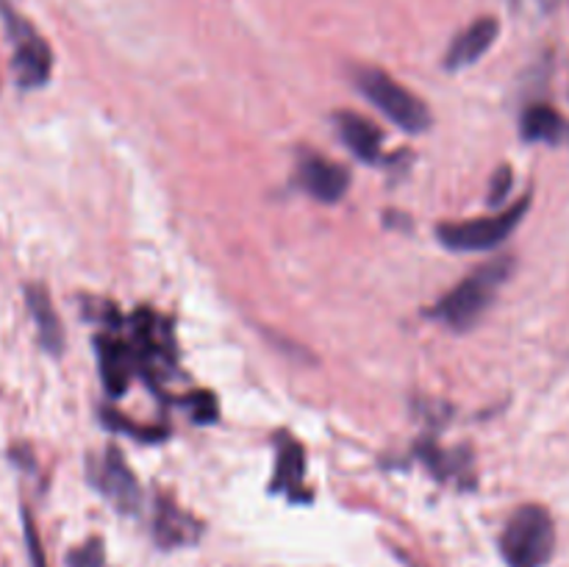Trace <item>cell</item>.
I'll use <instances>...</instances> for the list:
<instances>
[{
    "label": "cell",
    "mask_w": 569,
    "mask_h": 567,
    "mask_svg": "<svg viewBox=\"0 0 569 567\" xmlns=\"http://www.w3.org/2000/svg\"><path fill=\"white\" fill-rule=\"evenodd\" d=\"M511 276V259H498L492 265L481 267L472 276H467L459 287L450 289L433 309V317L456 331H467L481 320L483 311L492 306L495 295L503 287L506 278Z\"/></svg>",
    "instance_id": "1"
},
{
    "label": "cell",
    "mask_w": 569,
    "mask_h": 567,
    "mask_svg": "<svg viewBox=\"0 0 569 567\" xmlns=\"http://www.w3.org/2000/svg\"><path fill=\"white\" fill-rule=\"evenodd\" d=\"M556 550L553 517L545 506L526 504L509 517L500 537V554L509 567H545Z\"/></svg>",
    "instance_id": "2"
},
{
    "label": "cell",
    "mask_w": 569,
    "mask_h": 567,
    "mask_svg": "<svg viewBox=\"0 0 569 567\" xmlns=\"http://www.w3.org/2000/svg\"><path fill=\"white\" fill-rule=\"evenodd\" d=\"M353 83L383 117H389L403 131L420 133L431 126V111H428V106L411 89H406L403 83L395 81L383 70L359 67L353 72Z\"/></svg>",
    "instance_id": "3"
},
{
    "label": "cell",
    "mask_w": 569,
    "mask_h": 567,
    "mask_svg": "<svg viewBox=\"0 0 569 567\" xmlns=\"http://www.w3.org/2000/svg\"><path fill=\"white\" fill-rule=\"evenodd\" d=\"M528 206H531V198L517 200L511 209H506L503 215L495 217H481V220L470 222H448L437 231L439 242L450 250H459V253H478V250H492L498 248L500 242L509 239V233L515 231L517 226L526 217Z\"/></svg>",
    "instance_id": "4"
},
{
    "label": "cell",
    "mask_w": 569,
    "mask_h": 567,
    "mask_svg": "<svg viewBox=\"0 0 569 567\" xmlns=\"http://www.w3.org/2000/svg\"><path fill=\"white\" fill-rule=\"evenodd\" d=\"M94 487L111 500L120 511L126 515H137L139 506H142V489H139L137 476L128 470L126 459L117 448H109L103 454V459L98 461V470H94Z\"/></svg>",
    "instance_id": "5"
},
{
    "label": "cell",
    "mask_w": 569,
    "mask_h": 567,
    "mask_svg": "<svg viewBox=\"0 0 569 567\" xmlns=\"http://www.w3.org/2000/svg\"><path fill=\"white\" fill-rule=\"evenodd\" d=\"M298 181L311 198L322 200V203H337L342 200V195L348 192L350 176L342 165L337 161H328L322 156H303L298 167Z\"/></svg>",
    "instance_id": "6"
},
{
    "label": "cell",
    "mask_w": 569,
    "mask_h": 567,
    "mask_svg": "<svg viewBox=\"0 0 569 567\" xmlns=\"http://www.w3.org/2000/svg\"><path fill=\"white\" fill-rule=\"evenodd\" d=\"M498 33L500 22L495 20V17H481V20H476L450 42L448 53H445V67H448V70H465V67L476 64V61L492 48Z\"/></svg>",
    "instance_id": "7"
},
{
    "label": "cell",
    "mask_w": 569,
    "mask_h": 567,
    "mask_svg": "<svg viewBox=\"0 0 569 567\" xmlns=\"http://www.w3.org/2000/svg\"><path fill=\"white\" fill-rule=\"evenodd\" d=\"M11 70L20 87L37 89L42 87L50 78L53 70V53H50V44L44 42L39 33H33L26 42L14 44V59H11Z\"/></svg>",
    "instance_id": "8"
},
{
    "label": "cell",
    "mask_w": 569,
    "mask_h": 567,
    "mask_svg": "<svg viewBox=\"0 0 569 567\" xmlns=\"http://www.w3.org/2000/svg\"><path fill=\"white\" fill-rule=\"evenodd\" d=\"M337 131L356 159H361L365 165H376V161H381L383 133L378 131L370 120L353 115V111H342V115H337Z\"/></svg>",
    "instance_id": "9"
},
{
    "label": "cell",
    "mask_w": 569,
    "mask_h": 567,
    "mask_svg": "<svg viewBox=\"0 0 569 567\" xmlns=\"http://www.w3.org/2000/svg\"><path fill=\"white\" fill-rule=\"evenodd\" d=\"M26 304L28 315H31L33 326H37L42 348L48 350V354H61V348H64V331H61L59 311L53 309V300H50L48 289H44L42 284H28Z\"/></svg>",
    "instance_id": "10"
},
{
    "label": "cell",
    "mask_w": 569,
    "mask_h": 567,
    "mask_svg": "<svg viewBox=\"0 0 569 567\" xmlns=\"http://www.w3.org/2000/svg\"><path fill=\"white\" fill-rule=\"evenodd\" d=\"M522 137L528 142H545V145H565L569 142V120L561 111H556L548 103L528 106L522 115Z\"/></svg>",
    "instance_id": "11"
},
{
    "label": "cell",
    "mask_w": 569,
    "mask_h": 567,
    "mask_svg": "<svg viewBox=\"0 0 569 567\" xmlns=\"http://www.w3.org/2000/svg\"><path fill=\"white\" fill-rule=\"evenodd\" d=\"M98 359L100 372H103L106 389L111 395L126 392L128 381L133 376V350L126 342L114 337H100L98 339Z\"/></svg>",
    "instance_id": "12"
},
{
    "label": "cell",
    "mask_w": 569,
    "mask_h": 567,
    "mask_svg": "<svg viewBox=\"0 0 569 567\" xmlns=\"http://www.w3.org/2000/svg\"><path fill=\"white\" fill-rule=\"evenodd\" d=\"M194 537H198V526H194L192 517L183 515L170 500H161L159 509H156V539H159V545L176 548V545L194 543Z\"/></svg>",
    "instance_id": "13"
},
{
    "label": "cell",
    "mask_w": 569,
    "mask_h": 567,
    "mask_svg": "<svg viewBox=\"0 0 569 567\" xmlns=\"http://www.w3.org/2000/svg\"><path fill=\"white\" fill-rule=\"evenodd\" d=\"M306 478V454L295 439L283 437L278 442V465H276V489L295 498Z\"/></svg>",
    "instance_id": "14"
},
{
    "label": "cell",
    "mask_w": 569,
    "mask_h": 567,
    "mask_svg": "<svg viewBox=\"0 0 569 567\" xmlns=\"http://www.w3.org/2000/svg\"><path fill=\"white\" fill-rule=\"evenodd\" d=\"M67 567H106L103 543L98 537H92L83 545H78L70 554V559H67Z\"/></svg>",
    "instance_id": "15"
},
{
    "label": "cell",
    "mask_w": 569,
    "mask_h": 567,
    "mask_svg": "<svg viewBox=\"0 0 569 567\" xmlns=\"http://www.w3.org/2000/svg\"><path fill=\"white\" fill-rule=\"evenodd\" d=\"M22 526H26V545H28V556H31V567H48L44 565V554H42V543H39L37 526H33L28 511H22Z\"/></svg>",
    "instance_id": "16"
},
{
    "label": "cell",
    "mask_w": 569,
    "mask_h": 567,
    "mask_svg": "<svg viewBox=\"0 0 569 567\" xmlns=\"http://www.w3.org/2000/svg\"><path fill=\"white\" fill-rule=\"evenodd\" d=\"M511 181H515V178H511V170H506V167L498 172V176H495V181H492V203L495 206L503 203V200L509 198Z\"/></svg>",
    "instance_id": "17"
}]
</instances>
